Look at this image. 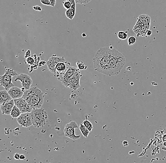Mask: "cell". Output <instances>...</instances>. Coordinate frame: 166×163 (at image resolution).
Masks as SVG:
<instances>
[{"instance_id":"29","label":"cell","mask_w":166,"mask_h":163,"mask_svg":"<svg viewBox=\"0 0 166 163\" xmlns=\"http://www.w3.org/2000/svg\"><path fill=\"white\" fill-rule=\"evenodd\" d=\"M33 9L35 11H38V12H41L43 11V9L41 7L39 6H35L33 7Z\"/></svg>"},{"instance_id":"18","label":"cell","mask_w":166,"mask_h":163,"mask_svg":"<svg viewBox=\"0 0 166 163\" xmlns=\"http://www.w3.org/2000/svg\"><path fill=\"white\" fill-rule=\"evenodd\" d=\"M22 114V111L20 110L19 108L15 105L13 107L10 115L13 118H17Z\"/></svg>"},{"instance_id":"17","label":"cell","mask_w":166,"mask_h":163,"mask_svg":"<svg viewBox=\"0 0 166 163\" xmlns=\"http://www.w3.org/2000/svg\"><path fill=\"white\" fill-rule=\"evenodd\" d=\"M76 12V4H72L71 7L69 10H67L65 12V14L67 18L72 20L75 16Z\"/></svg>"},{"instance_id":"25","label":"cell","mask_w":166,"mask_h":163,"mask_svg":"<svg viewBox=\"0 0 166 163\" xmlns=\"http://www.w3.org/2000/svg\"><path fill=\"white\" fill-rule=\"evenodd\" d=\"M136 39L135 37L134 36H132L130 37L128 39V44L129 46H131V45H134L135 44L136 42Z\"/></svg>"},{"instance_id":"31","label":"cell","mask_w":166,"mask_h":163,"mask_svg":"<svg viewBox=\"0 0 166 163\" xmlns=\"http://www.w3.org/2000/svg\"><path fill=\"white\" fill-rule=\"evenodd\" d=\"M20 155H19L18 153H16L14 155V158L16 160H18V159H20Z\"/></svg>"},{"instance_id":"30","label":"cell","mask_w":166,"mask_h":163,"mask_svg":"<svg viewBox=\"0 0 166 163\" xmlns=\"http://www.w3.org/2000/svg\"><path fill=\"white\" fill-rule=\"evenodd\" d=\"M31 50H30V49H28V50L26 52L25 55V58H28V57H30V56H31Z\"/></svg>"},{"instance_id":"33","label":"cell","mask_w":166,"mask_h":163,"mask_svg":"<svg viewBox=\"0 0 166 163\" xmlns=\"http://www.w3.org/2000/svg\"><path fill=\"white\" fill-rule=\"evenodd\" d=\"M26 159V156L25 155L22 154L20 156V160H25Z\"/></svg>"},{"instance_id":"5","label":"cell","mask_w":166,"mask_h":163,"mask_svg":"<svg viewBox=\"0 0 166 163\" xmlns=\"http://www.w3.org/2000/svg\"><path fill=\"white\" fill-rule=\"evenodd\" d=\"M78 128V125L75 121H71L65 126L64 130L65 136L70 139L76 140L80 138V135L76 134V130Z\"/></svg>"},{"instance_id":"13","label":"cell","mask_w":166,"mask_h":163,"mask_svg":"<svg viewBox=\"0 0 166 163\" xmlns=\"http://www.w3.org/2000/svg\"><path fill=\"white\" fill-rule=\"evenodd\" d=\"M8 92L12 99H16L22 97L25 91L22 88L14 86L9 89Z\"/></svg>"},{"instance_id":"24","label":"cell","mask_w":166,"mask_h":163,"mask_svg":"<svg viewBox=\"0 0 166 163\" xmlns=\"http://www.w3.org/2000/svg\"><path fill=\"white\" fill-rule=\"evenodd\" d=\"M63 7L66 9V10H69L71 7L72 3L71 2L69 1L68 0H66L65 1L63 2Z\"/></svg>"},{"instance_id":"32","label":"cell","mask_w":166,"mask_h":163,"mask_svg":"<svg viewBox=\"0 0 166 163\" xmlns=\"http://www.w3.org/2000/svg\"><path fill=\"white\" fill-rule=\"evenodd\" d=\"M50 1L51 3V6L54 7L56 4V0H50Z\"/></svg>"},{"instance_id":"3","label":"cell","mask_w":166,"mask_h":163,"mask_svg":"<svg viewBox=\"0 0 166 163\" xmlns=\"http://www.w3.org/2000/svg\"><path fill=\"white\" fill-rule=\"evenodd\" d=\"M22 97L33 109H35L42 108L44 102L45 95L38 87L34 86L26 90Z\"/></svg>"},{"instance_id":"11","label":"cell","mask_w":166,"mask_h":163,"mask_svg":"<svg viewBox=\"0 0 166 163\" xmlns=\"http://www.w3.org/2000/svg\"><path fill=\"white\" fill-rule=\"evenodd\" d=\"M14 81L15 82H17V81H20L21 82L22 86L26 90L29 89L33 83V81L30 76L27 74H24V73L17 75Z\"/></svg>"},{"instance_id":"1","label":"cell","mask_w":166,"mask_h":163,"mask_svg":"<svg viewBox=\"0 0 166 163\" xmlns=\"http://www.w3.org/2000/svg\"><path fill=\"white\" fill-rule=\"evenodd\" d=\"M115 50L110 47L101 48L98 50L93 59L95 70L100 73L108 64Z\"/></svg>"},{"instance_id":"27","label":"cell","mask_w":166,"mask_h":163,"mask_svg":"<svg viewBox=\"0 0 166 163\" xmlns=\"http://www.w3.org/2000/svg\"><path fill=\"white\" fill-rule=\"evenodd\" d=\"M41 2L42 4L46 6H51V3L50 0H41Z\"/></svg>"},{"instance_id":"15","label":"cell","mask_w":166,"mask_h":163,"mask_svg":"<svg viewBox=\"0 0 166 163\" xmlns=\"http://www.w3.org/2000/svg\"><path fill=\"white\" fill-rule=\"evenodd\" d=\"M66 63H68V62H60L57 63L56 66V73H56V75H55L56 77L65 73V70L67 68V66L65 64Z\"/></svg>"},{"instance_id":"16","label":"cell","mask_w":166,"mask_h":163,"mask_svg":"<svg viewBox=\"0 0 166 163\" xmlns=\"http://www.w3.org/2000/svg\"><path fill=\"white\" fill-rule=\"evenodd\" d=\"M12 100V98L6 90H2L0 92V104L1 105Z\"/></svg>"},{"instance_id":"28","label":"cell","mask_w":166,"mask_h":163,"mask_svg":"<svg viewBox=\"0 0 166 163\" xmlns=\"http://www.w3.org/2000/svg\"><path fill=\"white\" fill-rule=\"evenodd\" d=\"M76 3L86 4L89 3L92 0H75Z\"/></svg>"},{"instance_id":"6","label":"cell","mask_w":166,"mask_h":163,"mask_svg":"<svg viewBox=\"0 0 166 163\" xmlns=\"http://www.w3.org/2000/svg\"><path fill=\"white\" fill-rule=\"evenodd\" d=\"M77 70V68L76 67L70 66L68 68L67 70L65 73L60 75L57 77V78L58 80L61 81L62 84L64 86H66V87H68L69 81Z\"/></svg>"},{"instance_id":"10","label":"cell","mask_w":166,"mask_h":163,"mask_svg":"<svg viewBox=\"0 0 166 163\" xmlns=\"http://www.w3.org/2000/svg\"><path fill=\"white\" fill-rule=\"evenodd\" d=\"M81 76L82 75L80 73L79 70L77 69L75 73L69 81L68 87L72 89L74 91H76L80 88V80Z\"/></svg>"},{"instance_id":"23","label":"cell","mask_w":166,"mask_h":163,"mask_svg":"<svg viewBox=\"0 0 166 163\" xmlns=\"http://www.w3.org/2000/svg\"><path fill=\"white\" fill-rule=\"evenodd\" d=\"M76 65H77V69L79 70H86L87 67L85 64V63L83 62H78L76 63Z\"/></svg>"},{"instance_id":"2","label":"cell","mask_w":166,"mask_h":163,"mask_svg":"<svg viewBox=\"0 0 166 163\" xmlns=\"http://www.w3.org/2000/svg\"><path fill=\"white\" fill-rule=\"evenodd\" d=\"M125 62L124 56L116 49L108 64L100 73L109 76L118 75L123 68Z\"/></svg>"},{"instance_id":"26","label":"cell","mask_w":166,"mask_h":163,"mask_svg":"<svg viewBox=\"0 0 166 163\" xmlns=\"http://www.w3.org/2000/svg\"><path fill=\"white\" fill-rule=\"evenodd\" d=\"M26 61L27 63L29 65H34V63H35V59L33 58L32 57H28V58H26Z\"/></svg>"},{"instance_id":"9","label":"cell","mask_w":166,"mask_h":163,"mask_svg":"<svg viewBox=\"0 0 166 163\" xmlns=\"http://www.w3.org/2000/svg\"><path fill=\"white\" fill-rule=\"evenodd\" d=\"M15 105L19 108L22 113L31 112L33 109L29 105L27 101L22 97L17 99H13Z\"/></svg>"},{"instance_id":"12","label":"cell","mask_w":166,"mask_h":163,"mask_svg":"<svg viewBox=\"0 0 166 163\" xmlns=\"http://www.w3.org/2000/svg\"><path fill=\"white\" fill-rule=\"evenodd\" d=\"M13 77V76L8 74L7 72H5L4 75L1 76V77H0V84H1V86L4 87L5 90H7V91L11 87L15 86L14 85L12 82Z\"/></svg>"},{"instance_id":"22","label":"cell","mask_w":166,"mask_h":163,"mask_svg":"<svg viewBox=\"0 0 166 163\" xmlns=\"http://www.w3.org/2000/svg\"><path fill=\"white\" fill-rule=\"evenodd\" d=\"M83 123L85 125V126L89 130V131L91 132L93 129V126L91 122L86 119V120L83 121Z\"/></svg>"},{"instance_id":"36","label":"cell","mask_w":166,"mask_h":163,"mask_svg":"<svg viewBox=\"0 0 166 163\" xmlns=\"http://www.w3.org/2000/svg\"><path fill=\"white\" fill-rule=\"evenodd\" d=\"M163 140L164 142H166V135H165L163 136Z\"/></svg>"},{"instance_id":"21","label":"cell","mask_w":166,"mask_h":163,"mask_svg":"<svg viewBox=\"0 0 166 163\" xmlns=\"http://www.w3.org/2000/svg\"><path fill=\"white\" fill-rule=\"evenodd\" d=\"M118 37L121 40H125L128 38V34L124 31H119L118 33Z\"/></svg>"},{"instance_id":"20","label":"cell","mask_w":166,"mask_h":163,"mask_svg":"<svg viewBox=\"0 0 166 163\" xmlns=\"http://www.w3.org/2000/svg\"><path fill=\"white\" fill-rule=\"evenodd\" d=\"M79 129L81 131V133L83 134V136H84L85 138H87L89 135L90 132L89 131V130L85 126L84 124H80V127H79Z\"/></svg>"},{"instance_id":"7","label":"cell","mask_w":166,"mask_h":163,"mask_svg":"<svg viewBox=\"0 0 166 163\" xmlns=\"http://www.w3.org/2000/svg\"><path fill=\"white\" fill-rule=\"evenodd\" d=\"M60 62H66V60L64 57H57L56 55H52L48 61L46 62L48 69L51 73H56V66L57 63Z\"/></svg>"},{"instance_id":"19","label":"cell","mask_w":166,"mask_h":163,"mask_svg":"<svg viewBox=\"0 0 166 163\" xmlns=\"http://www.w3.org/2000/svg\"><path fill=\"white\" fill-rule=\"evenodd\" d=\"M138 19L145 25H150V22H151V18L149 17V16L145 15L140 16Z\"/></svg>"},{"instance_id":"34","label":"cell","mask_w":166,"mask_h":163,"mask_svg":"<svg viewBox=\"0 0 166 163\" xmlns=\"http://www.w3.org/2000/svg\"><path fill=\"white\" fill-rule=\"evenodd\" d=\"M68 1L71 2V3H72V4H76V3L75 0H68Z\"/></svg>"},{"instance_id":"4","label":"cell","mask_w":166,"mask_h":163,"mask_svg":"<svg viewBox=\"0 0 166 163\" xmlns=\"http://www.w3.org/2000/svg\"><path fill=\"white\" fill-rule=\"evenodd\" d=\"M31 113L33 125L35 128L44 127L48 122V115L47 111L44 109L41 108L33 109Z\"/></svg>"},{"instance_id":"35","label":"cell","mask_w":166,"mask_h":163,"mask_svg":"<svg viewBox=\"0 0 166 163\" xmlns=\"http://www.w3.org/2000/svg\"><path fill=\"white\" fill-rule=\"evenodd\" d=\"M152 34V31H150L149 30V32H148V31L146 32V34H147V35L150 36L151 35V34Z\"/></svg>"},{"instance_id":"8","label":"cell","mask_w":166,"mask_h":163,"mask_svg":"<svg viewBox=\"0 0 166 163\" xmlns=\"http://www.w3.org/2000/svg\"><path fill=\"white\" fill-rule=\"evenodd\" d=\"M17 120L20 126L25 128H28L33 125L31 112L22 113Z\"/></svg>"},{"instance_id":"14","label":"cell","mask_w":166,"mask_h":163,"mask_svg":"<svg viewBox=\"0 0 166 163\" xmlns=\"http://www.w3.org/2000/svg\"><path fill=\"white\" fill-rule=\"evenodd\" d=\"M14 105L15 103L13 99L1 105V109L2 114L10 115Z\"/></svg>"}]
</instances>
